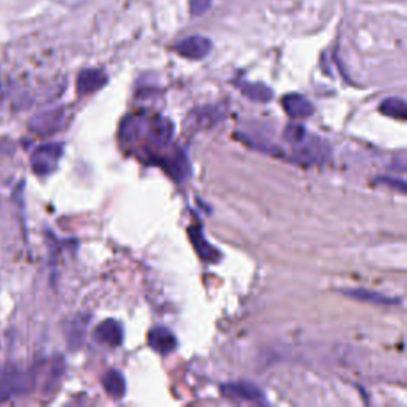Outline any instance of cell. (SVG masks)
Returning <instances> with one entry per match:
<instances>
[{
	"label": "cell",
	"instance_id": "d6986e66",
	"mask_svg": "<svg viewBox=\"0 0 407 407\" xmlns=\"http://www.w3.org/2000/svg\"><path fill=\"white\" fill-rule=\"evenodd\" d=\"M212 7V0H190L191 16H202Z\"/></svg>",
	"mask_w": 407,
	"mask_h": 407
},
{
	"label": "cell",
	"instance_id": "ffe728a7",
	"mask_svg": "<svg viewBox=\"0 0 407 407\" xmlns=\"http://www.w3.org/2000/svg\"><path fill=\"white\" fill-rule=\"evenodd\" d=\"M380 181L383 183H388V185L393 186V188H398V191L399 193H406V183L404 180H396V179H388V177H383V179H380Z\"/></svg>",
	"mask_w": 407,
	"mask_h": 407
},
{
	"label": "cell",
	"instance_id": "e0dca14e",
	"mask_svg": "<svg viewBox=\"0 0 407 407\" xmlns=\"http://www.w3.org/2000/svg\"><path fill=\"white\" fill-rule=\"evenodd\" d=\"M379 110L385 116L394 118V120L404 121L407 118V105L404 102V99L401 97H388L385 100H382Z\"/></svg>",
	"mask_w": 407,
	"mask_h": 407
},
{
	"label": "cell",
	"instance_id": "7a4b0ae2",
	"mask_svg": "<svg viewBox=\"0 0 407 407\" xmlns=\"http://www.w3.org/2000/svg\"><path fill=\"white\" fill-rule=\"evenodd\" d=\"M329 156V146L326 142L322 139L309 135L301 144H298V149L294 150V159L301 164H322Z\"/></svg>",
	"mask_w": 407,
	"mask_h": 407
},
{
	"label": "cell",
	"instance_id": "2e32d148",
	"mask_svg": "<svg viewBox=\"0 0 407 407\" xmlns=\"http://www.w3.org/2000/svg\"><path fill=\"white\" fill-rule=\"evenodd\" d=\"M172 132H174L172 123L169 120L158 118V120L153 121V125L150 126V139L153 142V145L156 146L167 145V142L172 137Z\"/></svg>",
	"mask_w": 407,
	"mask_h": 407
},
{
	"label": "cell",
	"instance_id": "5bb4252c",
	"mask_svg": "<svg viewBox=\"0 0 407 407\" xmlns=\"http://www.w3.org/2000/svg\"><path fill=\"white\" fill-rule=\"evenodd\" d=\"M102 385H104V390L107 392L111 398L121 399L123 396H125L126 380L120 371H115V369L109 371V373L104 375Z\"/></svg>",
	"mask_w": 407,
	"mask_h": 407
},
{
	"label": "cell",
	"instance_id": "52a82bcc",
	"mask_svg": "<svg viewBox=\"0 0 407 407\" xmlns=\"http://www.w3.org/2000/svg\"><path fill=\"white\" fill-rule=\"evenodd\" d=\"M109 76L104 70L100 69H85L83 72H80L78 78H76V91L80 96H88L92 94L107 85Z\"/></svg>",
	"mask_w": 407,
	"mask_h": 407
},
{
	"label": "cell",
	"instance_id": "8fae6325",
	"mask_svg": "<svg viewBox=\"0 0 407 407\" xmlns=\"http://www.w3.org/2000/svg\"><path fill=\"white\" fill-rule=\"evenodd\" d=\"M188 233H190L191 242L200 259H204V261L207 263H216L218 259H220V251L209 244V240L204 237V234L200 233V229L198 226H190L188 228Z\"/></svg>",
	"mask_w": 407,
	"mask_h": 407
},
{
	"label": "cell",
	"instance_id": "9c48e42d",
	"mask_svg": "<svg viewBox=\"0 0 407 407\" xmlns=\"http://www.w3.org/2000/svg\"><path fill=\"white\" fill-rule=\"evenodd\" d=\"M149 345L155 352L161 353V355H169V353L177 350L179 342H177V338L167 328L156 326L149 333Z\"/></svg>",
	"mask_w": 407,
	"mask_h": 407
},
{
	"label": "cell",
	"instance_id": "277c9868",
	"mask_svg": "<svg viewBox=\"0 0 407 407\" xmlns=\"http://www.w3.org/2000/svg\"><path fill=\"white\" fill-rule=\"evenodd\" d=\"M64 125H66V110L56 109L35 116L31 121V131L39 135H51L61 131Z\"/></svg>",
	"mask_w": 407,
	"mask_h": 407
},
{
	"label": "cell",
	"instance_id": "4fadbf2b",
	"mask_svg": "<svg viewBox=\"0 0 407 407\" xmlns=\"http://www.w3.org/2000/svg\"><path fill=\"white\" fill-rule=\"evenodd\" d=\"M342 294H345V296H349L352 299L361 301V303H373L377 305L399 304V299L396 298L383 296L382 293L369 291V290H364V288H349V290H342Z\"/></svg>",
	"mask_w": 407,
	"mask_h": 407
},
{
	"label": "cell",
	"instance_id": "9a60e30c",
	"mask_svg": "<svg viewBox=\"0 0 407 407\" xmlns=\"http://www.w3.org/2000/svg\"><path fill=\"white\" fill-rule=\"evenodd\" d=\"M239 90L247 99L253 100V102L264 104L273 100L274 97V91L263 83H249V81H244V83L239 85Z\"/></svg>",
	"mask_w": 407,
	"mask_h": 407
},
{
	"label": "cell",
	"instance_id": "8992f818",
	"mask_svg": "<svg viewBox=\"0 0 407 407\" xmlns=\"http://www.w3.org/2000/svg\"><path fill=\"white\" fill-rule=\"evenodd\" d=\"M94 339L99 344L109 345V347H120L125 340V329L120 322L109 318L102 323H99L96 329H94Z\"/></svg>",
	"mask_w": 407,
	"mask_h": 407
},
{
	"label": "cell",
	"instance_id": "7c38bea8",
	"mask_svg": "<svg viewBox=\"0 0 407 407\" xmlns=\"http://www.w3.org/2000/svg\"><path fill=\"white\" fill-rule=\"evenodd\" d=\"M29 380L25 374L13 373L5 377L4 382L0 383V403L10 396H16V394L25 393L27 390Z\"/></svg>",
	"mask_w": 407,
	"mask_h": 407
},
{
	"label": "cell",
	"instance_id": "ac0fdd59",
	"mask_svg": "<svg viewBox=\"0 0 407 407\" xmlns=\"http://www.w3.org/2000/svg\"><path fill=\"white\" fill-rule=\"evenodd\" d=\"M305 137H308V131H305V127L301 125H294V123L287 125L285 131H283V139H285L288 144H293V145L301 144Z\"/></svg>",
	"mask_w": 407,
	"mask_h": 407
},
{
	"label": "cell",
	"instance_id": "5b68a950",
	"mask_svg": "<svg viewBox=\"0 0 407 407\" xmlns=\"http://www.w3.org/2000/svg\"><path fill=\"white\" fill-rule=\"evenodd\" d=\"M221 394L226 398L249 403H264V393L250 382H233L221 385Z\"/></svg>",
	"mask_w": 407,
	"mask_h": 407
},
{
	"label": "cell",
	"instance_id": "44dd1931",
	"mask_svg": "<svg viewBox=\"0 0 407 407\" xmlns=\"http://www.w3.org/2000/svg\"><path fill=\"white\" fill-rule=\"evenodd\" d=\"M57 2L66 4V5H78V4L83 2V0H57Z\"/></svg>",
	"mask_w": 407,
	"mask_h": 407
},
{
	"label": "cell",
	"instance_id": "6da1fadb",
	"mask_svg": "<svg viewBox=\"0 0 407 407\" xmlns=\"http://www.w3.org/2000/svg\"><path fill=\"white\" fill-rule=\"evenodd\" d=\"M64 153L61 144H45L40 145L31 156V167L35 175L48 177L57 169Z\"/></svg>",
	"mask_w": 407,
	"mask_h": 407
},
{
	"label": "cell",
	"instance_id": "3957f363",
	"mask_svg": "<svg viewBox=\"0 0 407 407\" xmlns=\"http://www.w3.org/2000/svg\"><path fill=\"white\" fill-rule=\"evenodd\" d=\"M212 48H214L212 40L202 37V35H191V37L183 39L175 45V51L190 61H200V59L207 57Z\"/></svg>",
	"mask_w": 407,
	"mask_h": 407
},
{
	"label": "cell",
	"instance_id": "ba28073f",
	"mask_svg": "<svg viewBox=\"0 0 407 407\" xmlns=\"http://www.w3.org/2000/svg\"><path fill=\"white\" fill-rule=\"evenodd\" d=\"M163 166L166 172L177 181L186 180L191 175V167L188 163V158L180 149H175L170 155L163 159Z\"/></svg>",
	"mask_w": 407,
	"mask_h": 407
},
{
	"label": "cell",
	"instance_id": "30bf717a",
	"mask_svg": "<svg viewBox=\"0 0 407 407\" xmlns=\"http://www.w3.org/2000/svg\"><path fill=\"white\" fill-rule=\"evenodd\" d=\"M282 105L287 115L294 118V120H303V118L314 115V105L310 104L309 99L301 96V94H287L282 99Z\"/></svg>",
	"mask_w": 407,
	"mask_h": 407
},
{
	"label": "cell",
	"instance_id": "7402d4cb",
	"mask_svg": "<svg viewBox=\"0 0 407 407\" xmlns=\"http://www.w3.org/2000/svg\"><path fill=\"white\" fill-rule=\"evenodd\" d=\"M392 2H404V0H392Z\"/></svg>",
	"mask_w": 407,
	"mask_h": 407
}]
</instances>
